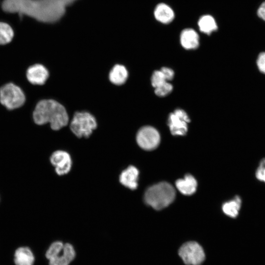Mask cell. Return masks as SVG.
Instances as JSON below:
<instances>
[{
  "label": "cell",
  "mask_w": 265,
  "mask_h": 265,
  "mask_svg": "<svg viewBox=\"0 0 265 265\" xmlns=\"http://www.w3.org/2000/svg\"><path fill=\"white\" fill-rule=\"evenodd\" d=\"M65 0H4L2 9L8 13L26 15L44 23H54L64 15Z\"/></svg>",
  "instance_id": "6da1fadb"
},
{
  "label": "cell",
  "mask_w": 265,
  "mask_h": 265,
  "mask_svg": "<svg viewBox=\"0 0 265 265\" xmlns=\"http://www.w3.org/2000/svg\"><path fill=\"white\" fill-rule=\"evenodd\" d=\"M35 124L42 125L50 123L53 130H58L65 126L69 117L65 107L57 101L45 99L39 101L33 112Z\"/></svg>",
  "instance_id": "7a4b0ae2"
},
{
  "label": "cell",
  "mask_w": 265,
  "mask_h": 265,
  "mask_svg": "<svg viewBox=\"0 0 265 265\" xmlns=\"http://www.w3.org/2000/svg\"><path fill=\"white\" fill-rule=\"evenodd\" d=\"M175 197L174 187L166 182H161L149 187L144 194V201L156 210H161L171 204Z\"/></svg>",
  "instance_id": "3957f363"
},
{
  "label": "cell",
  "mask_w": 265,
  "mask_h": 265,
  "mask_svg": "<svg viewBox=\"0 0 265 265\" xmlns=\"http://www.w3.org/2000/svg\"><path fill=\"white\" fill-rule=\"evenodd\" d=\"M45 255L49 265H69L74 259L76 253L72 244L56 241L51 243Z\"/></svg>",
  "instance_id": "277c9868"
},
{
  "label": "cell",
  "mask_w": 265,
  "mask_h": 265,
  "mask_svg": "<svg viewBox=\"0 0 265 265\" xmlns=\"http://www.w3.org/2000/svg\"><path fill=\"white\" fill-rule=\"evenodd\" d=\"M26 97L20 87L10 82L0 88V102L7 109H15L25 103Z\"/></svg>",
  "instance_id": "5b68a950"
},
{
  "label": "cell",
  "mask_w": 265,
  "mask_h": 265,
  "mask_svg": "<svg viewBox=\"0 0 265 265\" xmlns=\"http://www.w3.org/2000/svg\"><path fill=\"white\" fill-rule=\"evenodd\" d=\"M97 127L94 117L85 112H76L70 124L72 132L78 137H88Z\"/></svg>",
  "instance_id": "8992f818"
},
{
  "label": "cell",
  "mask_w": 265,
  "mask_h": 265,
  "mask_svg": "<svg viewBox=\"0 0 265 265\" xmlns=\"http://www.w3.org/2000/svg\"><path fill=\"white\" fill-rule=\"evenodd\" d=\"M178 254L186 265H201L205 259L203 248L196 241L184 243L179 249Z\"/></svg>",
  "instance_id": "52a82bcc"
},
{
  "label": "cell",
  "mask_w": 265,
  "mask_h": 265,
  "mask_svg": "<svg viewBox=\"0 0 265 265\" xmlns=\"http://www.w3.org/2000/svg\"><path fill=\"white\" fill-rule=\"evenodd\" d=\"M138 145L146 150H153L157 147L160 142V135L158 131L151 126L141 128L136 135Z\"/></svg>",
  "instance_id": "ba28073f"
},
{
  "label": "cell",
  "mask_w": 265,
  "mask_h": 265,
  "mask_svg": "<svg viewBox=\"0 0 265 265\" xmlns=\"http://www.w3.org/2000/svg\"><path fill=\"white\" fill-rule=\"evenodd\" d=\"M190 119L186 112L177 109L170 114L168 120V126L173 135H184L187 132V123Z\"/></svg>",
  "instance_id": "9c48e42d"
},
{
  "label": "cell",
  "mask_w": 265,
  "mask_h": 265,
  "mask_svg": "<svg viewBox=\"0 0 265 265\" xmlns=\"http://www.w3.org/2000/svg\"><path fill=\"white\" fill-rule=\"evenodd\" d=\"M51 164L55 167V171L58 175L67 174L72 167L70 155L66 152L57 150L54 152L50 158Z\"/></svg>",
  "instance_id": "30bf717a"
},
{
  "label": "cell",
  "mask_w": 265,
  "mask_h": 265,
  "mask_svg": "<svg viewBox=\"0 0 265 265\" xmlns=\"http://www.w3.org/2000/svg\"><path fill=\"white\" fill-rule=\"evenodd\" d=\"M165 74L161 71H155L151 78V83L155 88L156 94L159 97H164L169 94L172 90L173 86L169 83Z\"/></svg>",
  "instance_id": "8fae6325"
},
{
  "label": "cell",
  "mask_w": 265,
  "mask_h": 265,
  "mask_svg": "<svg viewBox=\"0 0 265 265\" xmlns=\"http://www.w3.org/2000/svg\"><path fill=\"white\" fill-rule=\"evenodd\" d=\"M47 68L40 64H35L29 67L26 72L28 81L34 85L44 84L49 77Z\"/></svg>",
  "instance_id": "7c38bea8"
},
{
  "label": "cell",
  "mask_w": 265,
  "mask_h": 265,
  "mask_svg": "<svg viewBox=\"0 0 265 265\" xmlns=\"http://www.w3.org/2000/svg\"><path fill=\"white\" fill-rule=\"evenodd\" d=\"M35 261V255L29 247L21 246L15 250L13 257L15 265H34Z\"/></svg>",
  "instance_id": "4fadbf2b"
},
{
  "label": "cell",
  "mask_w": 265,
  "mask_h": 265,
  "mask_svg": "<svg viewBox=\"0 0 265 265\" xmlns=\"http://www.w3.org/2000/svg\"><path fill=\"white\" fill-rule=\"evenodd\" d=\"M139 171L134 166H129L123 170L119 177V181L125 187L133 190L138 186Z\"/></svg>",
  "instance_id": "5bb4252c"
},
{
  "label": "cell",
  "mask_w": 265,
  "mask_h": 265,
  "mask_svg": "<svg viewBox=\"0 0 265 265\" xmlns=\"http://www.w3.org/2000/svg\"><path fill=\"white\" fill-rule=\"evenodd\" d=\"M180 43L186 50H194L199 45V36L197 32L192 28L183 29L180 34Z\"/></svg>",
  "instance_id": "9a60e30c"
},
{
  "label": "cell",
  "mask_w": 265,
  "mask_h": 265,
  "mask_svg": "<svg viewBox=\"0 0 265 265\" xmlns=\"http://www.w3.org/2000/svg\"><path fill=\"white\" fill-rule=\"evenodd\" d=\"M154 16L159 22L163 24H168L173 21L175 14L172 8L168 4L159 3L155 8Z\"/></svg>",
  "instance_id": "2e32d148"
},
{
  "label": "cell",
  "mask_w": 265,
  "mask_h": 265,
  "mask_svg": "<svg viewBox=\"0 0 265 265\" xmlns=\"http://www.w3.org/2000/svg\"><path fill=\"white\" fill-rule=\"evenodd\" d=\"M175 185L177 189L182 194L190 195L196 191L197 183L193 176L187 174L184 179L177 180Z\"/></svg>",
  "instance_id": "e0dca14e"
},
{
  "label": "cell",
  "mask_w": 265,
  "mask_h": 265,
  "mask_svg": "<svg viewBox=\"0 0 265 265\" xmlns=\"http://www.w3.org/2000/svg\"><path fill=\"white\" fill-rule=\"evenodd\" d=\"M197 25L200 31L207 35H210L218 28L215 19L208 14L201 16Z\"/></svg>",
  "instance_id": "ac0fdd59"
},
{
  "label": "cell",
  "mask_w": 265,
  "mask_h": 265,
  "mask_svg": "<svg viewBox=\"0 0 265 265\" xmlns=\"http://www.w3.org/2000/svg\"><path fill=\"white\" fill-rule=\"evenodd\" d=\"M128 76L126 68L122 65L116 64L110 71V81L116 85H121L125 82Z\"/></svg>",
  "instance_id": "d6986e66"
},
{
  "label": "cell",
  "mask_w": 265,
  "mask_h": 265,
  "mask_svg": "<svg viewBox=\"0 0 265 265\" xmlns=\"http://www.w3.org/2000/svg\"><path fill=\"white\" fill-rule=\"evenodd\" d=\"M241 205V200L239 196H236L232 200L224 203L222 205V210L227 215L232 218L236 217Z\"/></svg>",
  "instance_id": "ffe728a7"
},
{
  "label": "cell",
  "mask_w": 265,
  "mask_h": 265,
  "mask_svg": "<svg viewBox=\"0 0 265 265\" xmlns=\"http://www.w3.org/2000/svg\"><path fill=\"white\" fill-rule=\"evenodd\" d=\"M14 36L12 27L7 24L0 22V45L10 43Z\"/></svg>",
  "instance_id": "44dd1931"
},
{
  "label": "cell",
  "mask_w": 265,
  "mask_h": 265,
  "mask_svg": "<svg viewBox=\"0 0 265 265\" xmlns=\"http://www.w3.org/2000/svg\"><path fill=\"white\" fill-rule=\"evenodd\" d=\"M255 176L258 180L265 183V159H263L260 162Z\"/></svg>",
  "instance_id": "7402d4cb"
},
{
  "label": "cell",
  "mask_w": 265,
  "mask_h": 265,
  "mask_svg": "<svg viewBox=\"0 0 265 265\" xmlns=\"http://www.w3.org/2000/svg\"><path fill=\"white\" fill-rule=\"evenodd\" d=\"M256 62L258 70L265 75V52H261L258 55Z\"/></svg>",
  "instance_id": "603a6c76"
},
{
  "label": "cell",
  "mask_w": 265,
  "mask_h": 265,
  "mask_svg": "<svg viewBox=\"0 0 265 265\" xmlns=\"http://www.w3.org/2000/svg\"><path fill=\"white\" fill-rule=\"evenodd\" d=\"M257 13L258 17L265 21V1L260 5Z\"/></svg>",
  "instance_id": "cb8c5ba5"
},
{
  "label": "cell",
  "mask_w": 265,
  "mask_h": 265,
  "mask_svg": "<svg viewBox=\"0 0 265 265\" xmlns=\"http://www.w3.org/2000/svg\"><path fill=\"white\" fill-rule=\"evenodd\" d=\"M160 70L165 74L169 80L173 78L174 73L173 70L167 67H162Z\"/></svg>",
  "instance_id": "d4e9b609"
},
{
  "label": "cell",
  "mask_w": 265,
  "mask_h": 265,
  "mask_svg": "<svg viewBox=\"0 0 265 265\" xmlns=\"http://www.w3.org/2000/svg\"><path fill=\"white\" fill-rule=\"evenodd\" d=\"M67 5L72 4L74 1L77 0H65Z\"/></svg>",
  "instance_id": "484cf974"
}]
</instances>
